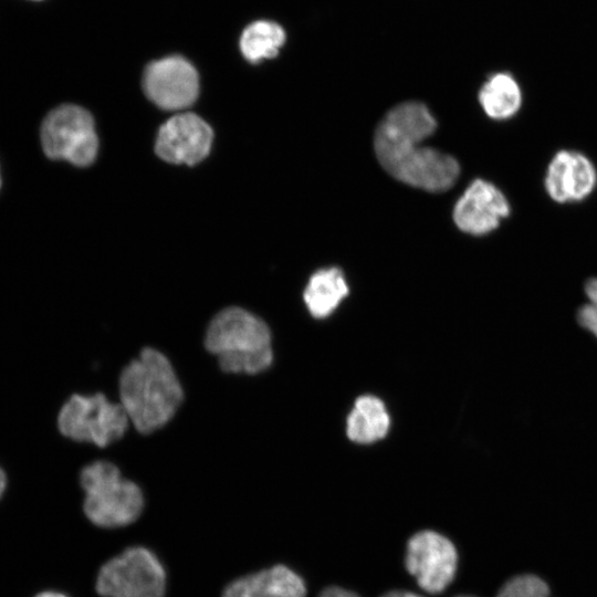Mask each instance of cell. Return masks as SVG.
I'll return each instance as SVG.
<instances>
[{
	"mask_svg": "<svg viewBox=\"0 0 597 597\" xmlns=\"http://www.w3.org/2000/svg\"><path fill=\"white\" fill-rule=\"evenodd\" d=\"M271 332L266 323L251 312L230 306L210 321L205 347L217 356L224 373L259 374L273 360Z\"/></svg>",
	"mask_w": 597,
	"mask_h": 597,
	"instance_id": "3",
	"label": "cell"
},
{
	"mask_svg": "<svg viewBox=\"0 0 597 597\" xmlns=\"http://www.w3.org/2000/svg\"><path fill=\"white\" fill-rule=\"evenodd\" d=\"M320 597H359V596L353 591L333 586V587H327L326 589H324L321 593Z\"/></svg>",
	"mask_w": 597,
	"mask_h": 597,
	"instance_id": "20",
	"label": "cell"
},
{
	"mask_svg": "<svg viewBox=\"0 0 597 597\" xmlns=\"http://www.w3.org/2000/svg\"><path fill=\"white\" fill-rule=\"evenodd\" d=\"M597 187V168L585 154L574 149H561L551 158L544 189L557 203H578L586 200Z\"/></svg>",
	"mask_w": 597,
	"mask_h": 597,
	"instance_id": "10",
	"label": "cell"
},
{
	"mask_svg": "<svg viewBox=\"0 0 597 597\" xmlns=\"http://www.w3.org/2000/svg\"><path fill=\"white\" fill-rule=\"evenodd\" d=\"M95 588L102 597H164L166 572L151 551L132 546L101 567Z\"/></svg>",
	"mask_w": 597,
	"mask_h": 597,
	"instance_id": "5",
	"label": "cell"
},
{
	"mask_svg": "<svg viewBox=\"0 0 597 597\" xmlns=\"http://www.w3.org/2000/svg\"><path fill=\"white\" fill-rule=\"evenodd\" d=\"M119 398L129 421L147 434L164 427L178 410L184 391L169 359L146 347L119 376Z\"/></svg>",
	"mask_w": 597,
	"mask_h": 597,
	"instance_id": "2",
	"label": "cell"
},
{
	"mask_svg": "<svg viewBox=\"0 0 597 597\" xmlns=\"http://www.w3.org/2000/svg\"><path fill=\"white\" fill-rule=\"evenodd\" d=\"M458 555L454 545L433 531L415 534L407 544L406 567L430 594L443 591L453 580Z\"/></svg>",
	"mask_w": 597,
	"mask_h": 597,
	"instance_id": "8",
	"label": "cell"
},
{
	"mask_svg": "<svg viewBox=\"0 0 597 597\" xmlns=\"http://www.w3.org/2000/svg\"><path fill=\"white\" fill-rule=\"evenodd\" d=\"M381 597H421L417 594L405 590H391L383 595Z\"/></svg>",
	"mask_w": 597,
	"mask_h": 597,
	"instance_id": "21",
	"label": "cell"
},
{
	"mask_svg": "<svg viewBox=\"0 0 597 597\" xmlns=\"http://www.w3.org/2000/svg\"><path fill=\"white\" fill-rule=\"evenodd\" d=\"M437 128L426 105L406 102L390 109L375 133V153L383 168L397 180L427 191L448 190L457 181L458 161L421 143Z\"/></svg>",
	"mask_w": 597,
	"mask_h": 597,
	"instance_id": "1",
	"label": "cell"
},
{
	"mask_svg": "<svg viewBox=\"0 0 597 597\" xmlns=\"http://www.w3.org/2000/svg\"><path fill=\"white\" fill-rule=\"evenodd\" d=\"M348 294V285L343 272L337 268L316 271L304 290V302L316 318L331 315Z\"/></svg>",
	"mask_w": 597,
	"mask_h": 597,
	"instance_id": "16",
	"label": "cell"
},
{
	"mask_svg": "<svg viewBox=\"0 0 597 597\" xmlns=\"http://www.w3.org/2000/svg\"><path fill=\"white\" fill-rule=\"evenodd\" d=\"M128 422L122 405L107 400L102 392L71 396L57 416V427L63 436L101 448L122 438Z\"/></svg>",
	"mask_w": 597,
	"mask_h": 597,
	"instance_id": "6",
	"label": "cell"
},
{
	"mask_svg": "<svg viewBox=\"0 0 597 597\" xmlns=\"http://www.w3.org/2000/svg\"><path fill=\"white\" fill-rule=\"evenodd\" d=\"M457 597H474V596H457Z\"/></svg>",
	"mask_w": 597,
	"mask_h": 597,
	"instance_id": "24",
	"label": "cell"
},
{
	"mask_svg": "<svg viewBox=\"0 0 597 597\" xmlns=\"http://www.w3.org/2000/svg\"><path fill=\"white\" fill-rule=\"evenodd\" d=\"M283 28L273 21H255L249 24L240 38V50L251 63L272 59L279 54L285 42Z\"/></svg>",
	"mask_w": 597,
	"mask_h": 597,
	"instance_id": "17",
	"label": "cell"
},
{
	"mask_svg": "<svg viewBox=\"0 0 597 597\" xmlns=\"http://www.w3.org/2000/svg\"><path fill=\"white\" fill-rule=\"evenodd\" d=\"M510 212L509 199L500 188L484 179H475L457 201L453 220L461 231L484 235L498 229Z\"/></svg>",
	"mask_w": 597,
	"mask_h": 597,
	"instance_id": "11",
	"label": "cell"
},
{
	"mask_svg": "<svg viewBox=\"0 0 597 597\" xmlns=\"http://www.w3.org/2000/svg\"><path fill=\"white\" fill-rule=\"evenodd\" d=\"M584 291L588 302L578 308L577 322L597 338V277L588 279Z\"/></svg>",
	"mask_w": 597,
	"mask_h": 597,
	"instance_id": "19",
	"label": "cell"
},
{
	"mask_svg": "<svg viewBox=\"0 0 597 597\" xmlns=\"http://www.w3.org/2000/svg\"><path fill=\"white\" fill-rule=\"evenodd\" d=\"M80 482L85 492L84 513L96 526H126L143 512L140 488L123 478L119 469L108 461H95L84 467Z\"/></svg>",
	"mask_w": 597,
	"mask_h": 597,
	"instance_id": "4",
	"label": "cell"
},
{
	"mask_svg": "<svg viewBox=\"0 0 597 597\" xmlns=\"http://www.w3.org/2000/svg\"><path fill=\"white\" fill-rule=\"evenodd\" d=\"M143 87L146 96L163 109L190 106L199 92L196 69L182 56H167L147 65Z\"/></svg>",
	"mask_w": 597,
	"mask_h": 597,
	"instance_id": "9",
	"label": "cell"
},
{
	"mask_svg": "<svg viewBox=\"0 0 597 597\" xmlns=\"http://www.w3.org/2000/svg\"><path fill=\"white\" fill-rule=\"evenodd\" d=\"M479 103L492 119L513 118L523 104V91L516 77L509 72L489 76L479 91Z\"/></svg>",
	"mask_w": 597,
	"mask_h": 597,
	"instance_id": "14",
	"label": "cell"
},
{
	"mask_svg": "<svg viewBox=\"0 0 597 597\" xmlns=\"http://www.w3.org/2000/svg\"><path fill=\"white\" fill-rule=\"evenodd\" d=\"M6 489H7V475L4 473V470L0 467V499L4 494Z\"/></svg>",
	"mask_w": 597,
	"mask_h": 597,
	"instance_id": "23",
	"label": "cell"
},
{
	"mask_svg": "<svg viewBox=\"0 0 597 597\" xmlns=\"http://www.w3.org/2000/svg\"><path fill=\"white\" fill-rule=\"evenodd\" d=\"M547 584L535 575H520L510 579L498 597H548Z\"/></svg>",
	"mask_w": 597,
	"mask_h": 597,
	"instance_id": "18",
	"label": "cell"
},
{
	"mask_svg": "<svg viewBox=\"0 0 597 597\" xmlns=\"http://www.w3.org/2000/svg\"><path fill=\"white\" fill-rule=\"evenodd\" d=\"M34 597H69V596H66L63 593L55 591V590H45V591L39 593Z\"/></svg>",
	"mask_w": 597,
	"mask_h": 597,
	"instance_id": "22",
	"label": "cell"
},
{
	"mask_svg": "<svg viewBox=\"0 0 597 597\" xmlns=\"http://www.w3.org/2000/svg\"><path fill=\"white\" fill-rule=\"evenodd\" d=\"M390 426V418L384 402L375 396L359 397L347 418V437L362 444L383 439Z\"/></svg>",
	"mask_w": 597,
	"mask_h": 597,
	"instance_id": "15",
	"label": "cell"
},
{
	"mask_svg": "<svg viewBox=\"0 0 597 597\" xmlns=\"http://www.w3.org/2000/svg\"><path fill=\"white\" fill-rule=\"evenodd\" d=\"M45 155L87 166L96 157L98 142L91 114L76 105L65 104L51 111L41 126Z\"/></svg>",
	"mask_w": 597,
	"mask_h": 597,
	"instance_id": "7",
	"label": "cell"
},
{
	"mask_svg": "<svg viewBox=\"0 0 597 597\" xmlns=\"http://www.w3.org/2000/svg\"><path fill=\"white\" fill-rule=\"evenodd\" d=\"M0 185H1V179H0Z\"/></svg>",
	"mask_w": 597,
	"mask_h": 597,
	"instance_id": "25",
	"label": "cell"
},
{
	"mask_svg": "<svg viewBox=\"0 0 597 597\" xmlns=\"http://www.w3.org/2000/svg\"><path fill=\"white\" fill-rule=\"evenodd\" d=\"M303 579L284 565L250 574L231 582L222 597H304Z\"/></svg>",
	"mask_w": 597,
	"mask_h": 597,
	"instance_id": "13",
	"label": "cell"
},
{
	"mask_svg": "<svg viewBox=\"0 0 597 597\" xmlns=\"http://www.w3.org/2000/svg\"><path fill=\"white\" fill-rule=\"evenodd\" d=\"M212 138V130L202 118L191 113L178 114L159 128L155 150L168 163L195 165L209 154Z\"/></svg>",
	"mask_w": 597,
	"mask_h": 597,
	"instance_id": "12",
	"label": "cell"
}]
</instances>
